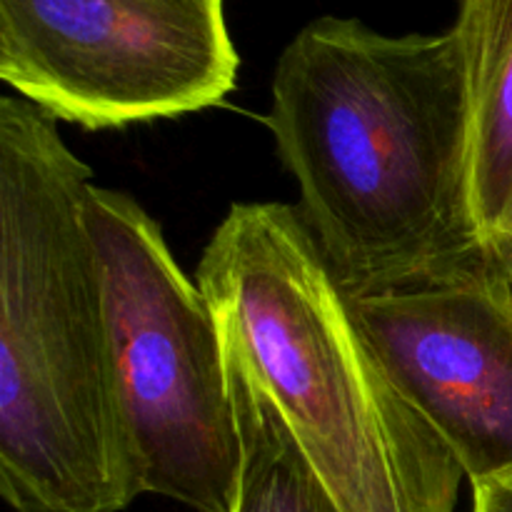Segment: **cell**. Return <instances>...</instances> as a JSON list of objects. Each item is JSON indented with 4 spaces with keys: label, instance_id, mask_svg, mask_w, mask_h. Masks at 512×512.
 <instances>
[{
    "label": "cell",
    "instance_id": "1",
    "mask_svg": "<svg viewBox=\"0 0 512 512\" xmlns=\"http://www.w3.org/2000/svg\"><path fill=\"white\" fill-rule=\"evenodd\" d=\"M265 125L295 205L348 293L488 253L470 195V95L453 28L385 35L310 20L275 63Z\"/></svg>",
    "mask_w": 512,
    "mask_h": 512
},
{
    "label": "cell",
    "instance_id": "2",
    "mask_svg": "<svg viewBox=\"0 0 512 512\" xmlns=\"http://www.w3.org/2000/svg\"><path fill=\"white\" fill-rule=\"evenodd\" d=\"M90 178L53 115L0 98V495L13 512H118L140 498L115 410Z\"/></svg>",
    "mask_w": 512,
    "mask_h": 512
},
{
    "label": "cell",
    "instance_id": "3",
    "mask_svg": "<svg viewBox=\"0 0 512 512\" xmlns=\"http://www.w3.org/2000/svg\"><path fill=\"white\" fill-rule=\"evenodd\" d=\"M195 283L340 512H455L458 460L395 388L295 205L235 203Z\"/></svg>",
    "mask_w": 512,
    "mask_h": 512
},
{
    "label": "cell",
    "instance_id": "4",
    "mask_svg": "<svg viewBox=\"0 0 512 512\" xmlns=\"http://www.w3.org/2000/svg\"><path fill=\"white\" fill-rule=\"evenodd\" d=\"M115 410L140 495L198 512H230L240 433L218 315L165 243L163 228L123 190L90 185Z\"/></svg>",
    "mask_w": 512,
    "mask_h": 512
},
{
    "label": "cell",
    "instance_id": "5",
    "mask_svg": "<svg viewBox=\"0 0 512 512\" xmlns=\"http://www.w3.org/2000/svg\"><path fill=\"white\" fill-rule=\"evenodd\" d=\"M225 0H0V80L63 123L115 130L223 105Z\"/></svg>",
    "mask_w": 512,
    "mask_h": 512
},
{
    "label": "cell",
    "instance_id": "6",
    "mask_svg": "<svg viewBox=\"0 0 512 512\" xmlns=\"http://www.w3.org/2000/svg\"><path fill=\"white\" fill-rule=\"evenodd\" d=\"M395 388L470 485L512 473V283L488 253L448 273L350 293Z\"/></svg>",
    "mask_w": 512,
    "mask_h": 512
},
{
    "label": "cell",
    "instance_id": "7",
    "mask_svg": "<svg viewBox=\"0 0 512 512\" xmlns=\"http://www.w3.org/2000/svg\"><path fill=\"white\" fill-rule=\"evenodd\" d=\"M453 33L470 95V195L485 250L512 198V0H458Z\"/></svg>",
    "mask_w": 512,
    "mask_h": 512
},
{
    "label": "cell",
    "instance_id": "8",
    "mask_svg": "<svg viewBox=\"0 0 512 512\" xmlns=\"http://www.w3.org/2000/svg\"><path fill=\"white\" fill-rule=\"evenodd\" d=\"M225 365L243 455L230 512H340L305 463L278 410L228 348Z\"/></svg>",
    "mask_w": 512,
    "mask_h": 512
},
{
    "label": "cell",
    "instance_id": "9",
    "mask_svg": "<svg viewBox=\"0 0 512 512\" xmlns=\"http://www.w3.org/2000/svg\"><path fill=\"white\" fill-rule=\"evenodd\" d=\"M473 488V512H512V473L480 480Z\"/></svg>",
    "mask_w": 512,
    "mask_h": 512
},
{
    "label": "cell",
    "instance_id": "10",
    "mask_svg": "<svg viewBox=\"0 0 512 512\" xmlns=\"http://www.w3.org/2000/svg\"><path fill=\"white\" fill-rule=\"evenodd\" d=\"M488 255L495 260L500 270L505 273V278L512 283V198L508 205V213H505L503 225H500V233L495 235L493 245L488 248Z\"/></svg>",
    "mask_w": 512,
    "mask_h": 512
}]
</instances>
